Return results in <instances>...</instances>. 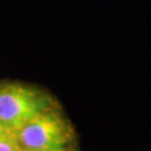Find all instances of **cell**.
<instances>
[{
  "mask_svg": "<svg viewBox=\"0 0 151 151\" xmlns=\"http://www.w3.org/2000/svg\"><path fill=\"white\" fill-rule=\"evenodd\" d=\"M17 147L24 151H55L75 146V130L56 105L14 131Z\"/></svg>",
  "mask_w": 151,
  "mask_h": 151,
  "instance_id": "obj_1",
  "label": "cell"
},
{
  "mask_svg": "<svg viewBox=\"0 0 151 151\" xmlns=\"http://www.w3.org/2000/svg\"><path fill=\"white\" fill-rule=\"evenodd\" d=\"M58 105L49 94L22 84H0V125L19 129L42 112Z\"/></svg>",
  "mask_w": 151,
  "mask_h": 151,
  "instance_id": "obj_2",
  "label": "cell"
},
{
  "mask_svg": "<svg viewBox=\"0 0 151 151\" xmlns=\"http://www.w3.org/2000/svg\"><path fill=\"white\" fill-rule=\"evenodd\" d=\"M17 149L14 131L0 125V151H16Z\"/></svg>",
  "mask_w": 151,
  "mask_h": 151,
  "instance_id": "obj_3",
  "label": "cell"
},
{
  "mask_svg": "<svg viewBox=\"0 0 151 151\" xmlns=\"http://www.w3.org/2000/svg\"><path fill=\"white\" fill-rule=\"evenodd\" d=\"M55 151H78V150H77V147L76 146H70V147H67V148H64V149H60V150H55Z\"/></svg>",
  "mask_w": 151,
  "mask_h": 151,
  "instance_id": "obj_4",
  "label": "cell"
},
{
  "mask_svg": "<svg viewBox=\"0 0 151 151\" xmlns=\"http://www.w3.org/2000/svg\"><path fill=\"white\" fill-rule=\"evenodd\" d=\"M16 151H24V150H22V149H19V148H18V149H17Z\"/></svg>",
  "mask_w": 151,
  "mask_h": 151,
  "instance_id": "obj_5",
  "label": "cell"
}]
</instances>
